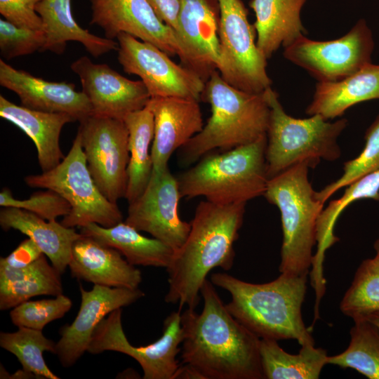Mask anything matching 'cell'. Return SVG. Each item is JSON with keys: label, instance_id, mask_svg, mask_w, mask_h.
<instances>
[{"label": "cell", "instance_id": "cell-1", "mask_svg": "<svg viewBox=\"0 0 379 379\" xmlns=\"http://www.w3.org/2000/svg\"><path fill=\"white\" fill-rule=\"evenodd\" d=\"M213 286L206 279L201 286V312L181 313L182 364L204 379H263L260 338L230 313Z\"/></svg>", "mask_w": 379, "mask_h": 379}, {"label": "cell", "instance_id": "cell-2", "mask_svg": "<svg viewBox=\"0 0 379 379\" xmlns=\"http://www.w3.org/2000/svg\"><path fill=\"white\" fill-rule=\"evenodd\" d=\"M246 204H218L205 200L197 205L188 236L166 268V302L178 305L180 311L185 306L196 309L210 272L215 267L226 271L232 268L234 244L243 223Z\"/></svg>", "mask_w": 379, "mask_h": 379}, {"label": "cell", "instance_id": "cell-3", "mask_svg": "<svg viewBox=\"0 0 379 379\" xmlns=\"http://www.w3.org/2000/svg\"><path fill=\"white\" fill-rule=\"evenodd\" d=\"M307 276L281 274L265 284H252L225 272L213 273L211 281L231 295L225 304L230 313L260 338L295 339L301 345H314L301 307Z\"/></svg>", "mask_w": 379, "mask_h": 379}, {"label": "cell", "instance_id": "cell-4", "mask_svg": "<svg viewBox=\"0 0 379 379\" xmlns=\"http://www.w3.org/2000/svg\"><path fill=\"white\" fill-rule=\"evenodd\" d=\"M201 100L210 105L211 114L202 130L180 148L182 165L190 166L216 149L230 150L267 134L270 109L264 91L234 88L215 70L205 83Z\"/></svg>", "mask_w": 379, "mask_h": 379}, {"label": "cell", "instance_id": "cell-5", "mask_svg": "<svg viewBox=\"0 0 379 379\" xmlns=\"http://www.w3.org/2000/svg\"><path fill=\"white\" fill-rule=\"evenodd\" d=\"M267 134L222 153H208L177 178L181 197H204L218 204L247 202L263 195L268 177Z\"/></svg>", "mask_w": 379, "mask_h": 379}, {"label": "cell", "instance_id": "cell-6", "mask_svg": "<svg viewBox=\"0 0 379 379\" xmlns=\"http://www.w3.org/2000/svg\"><path fill=\"white\" fill-rule=\"evenodd\" d=\"M310 161L300 162L268 180L263 196L281 213L283 243L279 272L307 276L312 265L316 226L324 204L315 197L308 179Z\"/></svg>", "mask_w": 379, "mask_h": 379}, {"label": "cell", "instance_id": "cell-7", "mask_svg": "<svg viewBox=\"0 0 379 379\" xmlns=\"http://www.w3.org/2000/svg\"><path fill=\"white\" fill-rule=\"evenodd\" d=\"M264 93L270 109L265 152L268 179L300 162L317 166L321 159L340 158L338 138L347 127L346 119L330 122L319 114L294 118L284 111L271 86Z\"/></svg>", "mask_w": 379, "mask_h": 379}, {"label": "cell", "instance_id": "cell-8", "mask_svg": "<svg viewBox=\"0 0 379 379\" xmlns=\"http://www.w3.org/2000/svg\"><path fill=\"white\" fill-rule=\"evenodd\" d=\"M24 180L31 187L58 193L69 204L71 210L60 222L65 227L80 228L95 223L110 227L123 220L117 204L109 201L95 185L77 135L58 166L41 174L27 175Z\"/></svg>", "mask_w": 379, "mask_h": 379}, {"label": "cell", "instance_id": "cell-9", "mask_svg": "<svg viewBox=\"0 0 379 379\" xmlns=\"http://www.w3.org/2000/svg\"><path fill=\"white\" fill-rule=\"evenodd\" d=\"M220 7L218 38L222 78L244 91L258 93L271 86L267 59L258 49L255 29L241 0H217Z\"/></svg>", "mask_w": 379, "mask_h": 379}, {"label": "cell", "instance_id": "cell-10", "mask_svg": "<svg viewBox=\"0 0 379 379\" xmlns=\"http://www.w3.org/2000/svg\"><path fill=\"white\" fill-rule=\"evenodd\" d=\"M374 49L372 32L359 20L343 36L316 41L301 36L284 48V58L303 68L319 82L340 80L371 63Z\"/></svg>", "mask_w": 379, "mask_h": 379}, {"label": "cell", "instance_id": "cell-11", "mask_svg": "<svg viewBox=\"0 0 379 379\" xmlns=\"http://www.w3.org/2000/svg\"><path fill=\"white\" fill-rule=\"evenodd\" d=\"M77 135L88 171L102 194L115 204L125 198L129 151L124 120L91 114L79 121Z\"/></svg>", "mask_w": 379, "mask_h": 379}, {"label": "cell", "instance_id": "cell-12", "mask_svg": "<svg viewBox=\"0 0 379 379\" xmlns=\"http://www.w3.org/2000/svg\"><path fill=\"white\" fill-rule=\"evenodd\" d=\"M121 308L104 318L95 328L88 352L114 351L125 354L140 365L144 379H173L180 367L177 356L183 339L181 311L172 312L164 320L161 336L146 346L135 347L128 340L122 326Z\"/></svg>", "mask_w": 379, "mask_h": 379}, {"label": "cell", "instance_id": "cell-13", "mask_svg": "<svg viewBox=\"0 0 379 379\" xmlns=\"http://www.w3.org/2000/svg\"><path fill=\"white\" fill-rule=\"evenodd\" d=\"M118 60L124 71L138 76L151 98L178 97L201 100L205 82L195 72L173 62L156 46L120 33Z\"/></svg>", "mask_w": 379, "mask_h": 379}, {"label": "cell", "instance_id": "cell-14", "mask_svg": "<svg viewBox=\"0 0 379 379\" xmlns=\"http://www.w3.org/2000/svg\"><path fill=\"white\" fill-rule=\"evenodd\" d=\"M180 198L177 178L168 167L152 171L145 191L128 204L125 222L140 232L149 233L175 251L185 241L191 227L190 222L180 217Z\"/></svg>", "mask_w": 379, "mask_h": 379}, {"label": "cell", "instance_id": "cell-15", "mask_svg": "<svg viewBox=\"0 0 379 379\" xmlns=\"http://www.w3.org/2000/svg\"><path fill=\"white\" fill-rule=\"evenodd\" d=\"M91 25L101 27L106 38L128 34L150 43L169 56L182 57V49L173 29L163 22L147 0H90Z\"/></svg>", "mask_w": 379, "mask_h": 379}, {"label": "cell", "instance_id": "cell-16", "mask_svg": "<svg viewBox=\"0 0 379 379\" xmlns=\"http://www.w3.org/2000/svg\"><path fill=\"white\" fill-rule=\"evenodd\" d=\"M70 68L79 77L92 115L124 120L145 108L151 98L141 80H131L107 64L94 63L86 56L76 60Z\"/></svg>", "mask_w": 379, "mask_h": 379}, {"label": "cell", "instance_id": "cell-17", "mask_svg": "<svg viewBox=\"0 0 379 379\" xmlns=\"http://www.w3.org/2000/svg\"><path fill=\"white\" fill-rule=\"evenodd\" d=\"M217 0H180L175 30L182 49L181 65L206 83L220 63Z\"/></svg>", "mask_w": 379, "mask_h": 379}, {"label": "cell", "instance_id": "cell-18", "mask_svg": "<svg viewBox=\"0 0 379 379\" xmlns=\"http://www.w3.org/2000/svg\"><path fill=\"white\" fill-rule=\"evenodd\" d=\"M81 304L71 324L60 328L55 354L65 368L72 366L88 351L99 323L112 311L130 305L145 296L140 290L94 285L90 291L79 286Z\"/></svg>", "mask_w": 379, "mask_h": 379}, {"label": "cell", "instance_id": "cell-19", "mask_svg": "<svg viewBox=\"0 0 379 379\" xmlns=\"http://www.w3.org/2000/svg\"><path fill=\"white\" fill-rule=\"evenodd\" d=\"M0 84L16 93L22 106L33 110L65 113L79 121L92 114L87 97L73 84L44 80L14 68L2 59Z\"/></svg>", "mask_w": 379, "mask_h": 379}, {"label": "cell", "instance_id": "cell-20", "mask_svg": "<svg viewBox=\"0 0 379 379\" xmlns=\"http://www.w3.org/2000/svg\"><path fill=\"white\" fill-rule=\"evenodd\" d=\"M199 101L178 97L151 98L146 107L154 116L153 171L168 168L172 154L204 127Z\"/></svg>", "mask_w": 379, "mask_h": 379}, {"label": "cell", "instance_id": "cell-21", "mask_svg": "<svg viewBox=\"0 0 379 379\" xmlns=\"http://www.w3.org/2000/svg\"><path fill=\"white\" fill-rule=\"evenodd\" d=\"M69 268L72 277L112 288H138L141 272L116 249L84 236L75 241Z\"/></svg>", "mask_w": 379, "mask_h": 379}, {"label": "cell", "instance_id": "cell-22", "mask_svg": "<svg viewBox=\"0 0 379 379\" xmlns=\"http://www.w3.org/2000/svg\"><path fill=\"white\" fill-rule=\"evenodd\" d=\"M0 225L4 231L18 230L32 239L61 274L69 266L74 243L81 237L74 227H65L56 220H46L13 207L1 210Z\"/></svg>", "mask_w": 379, "mask_h": 379}, {"label": "cell", "instance_id": "cell-23", "mask_svg": "<svg viewBox=\"0 0 379 379\" xmlns=\"http://www.w3.org/2000/svg\"><path fill=\"white\" fill-rule=\"evenodd\" d=\"M0 117L18 126L34 142L42 172L55 168L64 159L60 135L66 124L75 121L70 115L33 110L0 95Z\"/></svg>", "mask_w": 379, "mask_h": 379}, {"label": "cell", "instance_id": "cell-24", "mask_svg": "<svg viewBox=\"0 0 379 379\" xmlns=\"http://www.w3.org/2000/svg\"><path fill=\"white\" fill-rule=\"evenodd\" d=\"M379 99V65L372 62L336 81L317 82L305 112L325 119L342 116L350 107Z\"/></svg>", "mask_w": 379, "mask_h": 379}, {"label": "cell", "instance_id": "cell-25", "mask_svg": "<svg viewBox=\"0 0 379 379\" xmlns=\"http://www.w3.org/2000/svg\"><path fill=\"white\" fill-rule=\"evenodd\" d=\"M306 0H251L255 15L256 44L267 60L280 46H289L307 33L300 13Z\"/></svg>", "mask_w": 379, "mask_h": 379}, {"label": "cell", "instance_id": "cell-26", "mask_svg": "<svg viewBox=\"0 0 379 379\" xmlns=\"http://www.w3.org/2000/svg\"><path fill=\"white\" fill-rule=\"evenodd\" d=\"M36 11L42 20L46 38L42 51L62 54L69 41L79 42L94 57L119 49L118 42L94 35L79 26L72 13L71 0H41Z\"/></svg>", "mask_w": 379, "mask_h": 379}, {"label": "cell", "instance_id": "cell-27", "mask_svg": "<svg viewBox=\"0 0 379 379\" xmlns=\"http://www.w3.org/2000/svg\"><path fill=\"white\" fill-rule=\"evenodd\" d=\"M343 195L331 201L320 213L316 226L317 250L314 255L311 284L317 297L324 295L326 280L323 274V263L326 251L338 241L333 229L340 213L352 202L361 199L379 201V169L367 173L347 186Z\"/></svg>", "mask_w": 379, "mask_h": 379}, {"label": "cell", "instance_id": "cell-28", "mask_svg": "<svg viewBox=\"0 0 379 379\" xmlns=\"http://www.w3.org/2000/svg\"><path fill=\"white\" fill-rule=\"evenodd\" d=\"M79 229L81 234L117 250L134 266L166 269L175 253L166 244L154 237H145L135 227L123 221L110 227L90 223Z\"/></svg>", "mask_w": 379, "mask_h": 379}, {"label": "cell", "instance_id": "cell-29", "mask_svg": "<svg viewBox=\"0 0 379 379\" xmlns=\"http://www.w3.org/2000/svg\"><path fill=\"white\" fill-rule=\"evenodd\" d=\"M60 275L44 253L24 267H11L0 262V310L13 309L38 295L62 294Z\"/></svg>", "mask_w": 379, "mask_h": 379}, {"label": "cell", "instance_id": "cell-30", "mask_svg": "<svg viewBox=\"0 0 379 379\" xmlns=\"http://www.w3.org/2000/svg\"><path fill=\"white\" fill-rule=\"evenodd\" d=\"M124 121L128 131L129 151L125 198L131 204L145 191L152 173L151 151L154 132V116L145 107L128 114Z\"/></svg>", "mask_w": 379, "mask_h": 379}, {"label": "cell", "instance_id": "cell-31", "mask_svg": "<svg viewBox=\"0 0 379 379\" xmlns=\"http://www.w3.org/2000/svg\"><path fill=\"white\" fill-rule=\"evenodd\" d=\"M260 356L264 378L317 379L327 364L326 351L314 345L301 346L297 354L285 352L277 340L260 338Z\"/></svg>", "mask_w": 379, "mask_h": 379}, {"label": "cell", "instance_id": "cell-32", "mask_svg": "<svg viewBox=\"0 0 379 379\" xmlns=\"http://www.w3.org/2000/svg\"><path fill=\"white\" fill-rule=\"evenodd\" d=\"M354 322L349 346L339 354L328 356L327 364L351 368L369 379H379V329L366 319Z\"/></svg>", "mask_w": 379, "mask_h": 379}, {"label": "cell", "instance_id": "cell-33", "mask_svg": "<svg viewBox=\"0 0 379 379\" xmlns=\"http://www.w3.org/2000/svg\"><path fill=\"white\" fill-rule=\"evenodd\" d=\"M56 343L47 338L42 331L18 327L15 332H1L0 346L15 355L22 369L38 378L59 379L48 367L44 352L55 354Z\"/></svg>", "mask_w": 379, "mask_h": 379}, {"label": "cell", "instance_id": "cell-34", "mask_svg": "<svg viewBox=\"0 0 379 379\" xmlns=\"http://www.w3.org/2000/svg\"><path fill=\"white\" fill-rule=\"evenodd\" d=\"M340 308L354 321L379 312V255L360 264Z\"/></svg>", "mask_w": 379, "mask_h": 379}, {"label": "cell", "instance_id": "cell-35", "mask_svg": "<svg viewBox=\"0 0 379 379\" xmlns=\"http://www.w3.org/2000/svg\"><path fill=\"white\" fill-rule=\"evenodd\" d=\"M364 139L365 145L361 153L344 163L343 175L319 192H315V197L321 203L324 204L340 188L379 169V114L366 131Z\"/></svg>", "mask_w": 379, "mask_h": 379}, {"label": "cell", "instance_id": "cell-36", "mask_svg": "<svg viewBox=\"0 0 379 379\" xmlns=\"http://www.w3.org/2000/svg\"><path fill=\"white\" fill-rule=\"evenodd\" d=\"M72 306V300L60 294L54 298L23 302L13 307L9 316L18 328L42 331L48 323L63 317Z\"/></svg>", "mask_w": 379, "mask_h": 379}, {"label": "cell", "instance_id": "cell-37", "mask_svg": "<svg viewBox=\"0 0 379 379\" xmlns=\"http://www.w3.org/2000/svg\"><path fill=\"white\" fill-rule=\"evenodd\" d=\"M0 206L26 210L46 220L64 217L71 210L63 197L50 190L34 192L28 199L20 200L14 198L8 188H4L0 192Z\"/></svg>", "mask_w": 379, "mask_h": 379}, {"label": "cell", "instance_id": "cell-38", "mask_svg": "<svg viewBox=\"0 0 379 379\" xmlns=\"http://www.w3.org/2000/svg\"><path fill=\"white\" fill-rule=\"evenodd\" d=\"M45 41L43 30L23 28L0 20V51L5 59L42 51Z\"/></svg>", "mask_w": 379, "mask_h": 379}, {"label": "cell", "instance_id": "cell-39", "mask_svg": "<svg viewBox=\"0 0 379 379\" xmlns=\"http://www.w3.org/2000/svg\"><path fill=\"white\" fill-rule=\"evenodd\" d=\"M41 0H0V13L4 19L20 27L43 30V22L36 11Z\"/></svg>", "mask_w": 379, "mask_h": 379}, {"label": "cell", "instance_id": "cell-40", "mask_svg": "<svg viewBox=\"0 0 379 379\" xmlns=\"http://www.w3.org/2000/svg\"><path fill=\"white\" fill-rule=\"evenodd\" d=\"M42 254L36 243L28 238L23 240L8 255L1 257L0 262L11 267H24L36 261Z\"/></svg>", "mask_w": 379, "mask_h": 379}, {"label": "cell", "instance_id": "cell-41", "mask_svg": "<svg viewBox=\"0 0 379 379\" xmlns=\"http://www.w3.org/2000/svg\"><path fill=\"white\" fill-rule=\"evenodd\" d=\"M159 18L174 29L177 28L180 0H147Z\"/></svg>", "mask_w": 379, "mask_h": 379}, {"label": "cell", "instance_id": "cell-42", "mask_svg": "<svg viewBox=\"0 0 379 379\" xmlns=\"http://www.w3.org/2000/svg\"><path fill=\"white\" fill-rule=\"evenodd\" d=\"M204 379V377L194 368L188 364H180L173 379Z\"/></svg>", "mask_w": 379, "mask_h": 379}, {"label": "cell", "instance_id": "cell-43", "mask_svg": "<svg viewBox=\"0 0 379 379\" xmlns=\"http://www.w3.org/2000/svg\"><path fill=\"white\" fill-rule=\"evenodd\" d=\"M32 376L37 378L34 374L22 369L18 370L14 374L11 375V378H35Z\"/></svg>", "mask_w": 379, "mask_h": 379}, {"label": "cell", "instance_id": "cell-44", "mask_svg": "<svg viewBox=\"0 0 379 379\" xmlns=\"http://www.w3.org/2000/svg\"><path fill=\"white\" fill-rule=\"evenodd\" d=\"M364 319L368 321L379 329V312L368 316Z\"/></svg>", "mask_w": 379, "mask_h": 379}, {"label": "cell", "instance_id": "cell-45", "mask_svg": "<svg viewBox=\"0 0 379 379\" xmlns=\"http://www.w3.org/2000/svg\"><path fill=\"white\" fill-rule=\"evenodd\" d=\"M373 248L376 251V254L379 255V238L375 241Z\"/></svg>", "mask_w": 379, "mask_h": 379}]
</instances>
